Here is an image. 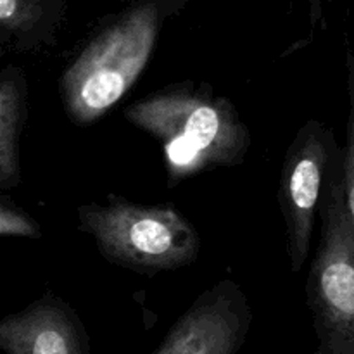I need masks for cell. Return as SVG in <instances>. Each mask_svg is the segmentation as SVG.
Returning <instances> with one entry per match:
<instances>
[{
    "instance_id": "cell-1",
    "label": "cell",
    "mask_w": 354,
    "mask_h": 354,
    "mask_svg": "<svg viewBox=\"0 0 354 354\" xmlns=\"http://www.w3.org/2000/svg\"><path fill=\"white\" fill-rule=\"evenodd\" d=\"M124 118L159 144L168 187L187 178L242 165L251 131L237 107L207 85L183 82L130 104Z\"/></svg>"
},
{
    "instance_id": "cell-2",
    "label": "cell",
    "mask_w": 354,
    "mask_h": 354,
    "mask_svg": "<svg viewBox=\"0 0 354 354\" xmlns=\"http://www.w3.org/2000/svg\"><path fill=\"white\" fill-rule=\"evenodd\" d=\"M159 28V0H144L86 41L59 80L62 107L73 123H95L133 88L151 61Z\"/></svg>"
},
{
    "instance_id": "cell-3",
    "label": "cell",
    "mask_w": 354,
    "mask_h": 354,
    "mask_svg": "<svg viewBox=\"0 0 354 354\" xmlns=\"http://www.w3.org/2000/svg\"><path fill=\"white\" fill-rule=\"evenodd\" d=\"M78 225L109 263L156 275L189 266L201 251L192 221L171 204H138L120 196L83 204Z\"/></svg>"
},
{
    "instance_id": "cell-4",
    "label": "cell",
    "mask_w": 354,
    "mask_h": 354,
    "mask_svg": "<svg viewBox=\"0 0 354 354\" xmlns=\"http://www.w3.org/2000/svg\"><path fill=\"white\" fill-rule=\"evenodd\" d=\"M318 209L322 239L308 277V304L322 349L328 354H354V235L339 152L328 169Z\"/></svg>"
},
{
    "instance_id": "cell-5",
    "label": "cell",
    "mask_w": 354,
    "mask_h": 354,
    "mask_svg": "<svg viewBox=\"0 0 354 354\" xmlns=\"http://www.w3.org/2000/svg\"><path fill=\"white\" fill-rule=\"evenodd\" d=\"M337 152L332 131L320 121L310 120L299 128L283 158L279 204L292 273H299L310 256L315 218Z\"/></svg>"
},
{
    "instance_id": "cell-6",
    "label": "cell",
    "mask_w": 354,
    "mask_h": 354,
    "mask_svg": "<svg viewBox=\"0 0 354 354\" xmlns=\"http://www.w3.org/2000/svg\"><path fill=\"white\" fill-rule=\"evenodd\" d=\"M251 324L244 290L234 280H221L190 304L154 354H239Z\"/></svg>"
},
{
    "instance_id": "cell-7",
    "label": "cell",
    "mask_w": 354,
    "mask_h": 354,
    "mask_svg": "<svg viewBox=\"0 0 354 354\" xmlns=\"http://www.w3.org/2000/svg\"><path fill=\"white\" fill-rule=\"evenodd\" d=\"M3 354H90L82 318L62 297L47 292L0 320Z\"/></svg>"
},
{
    "instance_id": "cell-8",
    "label": "cell",
    "mask_w": 354,
    "mask_h": 354,
    "mask_svg": "<svg viewBox=\"0 0 354 354\" xmlns=\"http://www.w3.org/2000/svg\"><path fill=\"white\" fill-rule=\"evenodd\" d=\"M66 0H0V45L31 52L54 41Z\"/></svg>"
},
{
    "instance_id": "cell-9",
    "label": "cell",
    "mask_w": 354,
    "mask_h": 354,
    "mask_svg": "<svg viewBox=\"0 0 354 354\" xmlns=\"http://www.w3.org/2000/svg\"><path fill=\"white\" fill-rule=\"evenodd\" d=\"M28 120V80L10 64L0 71V192L21 183V135Z\"/></svg>"
},
{
    "instance_id": "cell-10",
    "label": "cell",
    "mask_w": 354,
    "mask_h": 354,
    "mask_svg": "<svg viewBox=\"0 0 354 354\" xmlns=\"http://www.w3.org/2000/svg\"><path fill=\"white\" fill-rule=\"evenodd\" d=\"M349 69V118H348V140L342 154V182H344L346 209H348L349 225L354 235V55L348 52Z\"/></svg>"
},
{
    "instance_id": "cell-11",
    "label": "cell",
    "mask_w": 354,
    "mask_h": 354,
    "mask_svg": "<svg viewBox=\"0 0 354 354\" xmlns=\"http://www.w3.org/2000/svg\"><path fill=\"white\" fill-rule=\"evenodd\" d=\"M0 237H41L40 223L3 192H0Z\"/></svg>"
},
{
    "instance_id": "cell-12",
    "label": "cell",
    "mask_w": 354,
    "mask_h": 354,
    "mask_svg": "<svg viewBox=\"0 0 354 354\" xmlns=\"http://www.w3.org/2000/svg\"><path fill=\"white\" fill-rule=\"evenodd\" d=\"M310 3V17L311 24L317 26L320 21H324V0H306Z\"/></svg>"
},
{
    "instance_id": "cell-13",
    "label": "cell",
    "mask_w": 354,
    "mask_h": 354,
    "mask_svg": "<svg viewBox=\"0 0 354 354\" xmlns=\"http://www.w3.org/2000/svg\"><path fill=\"white\" fill-rule=\"evenodd\" d=\"M311 354H328L327 351H325V349H318V351H315V353H311Z\"/></svg>"
}]
</instances>
